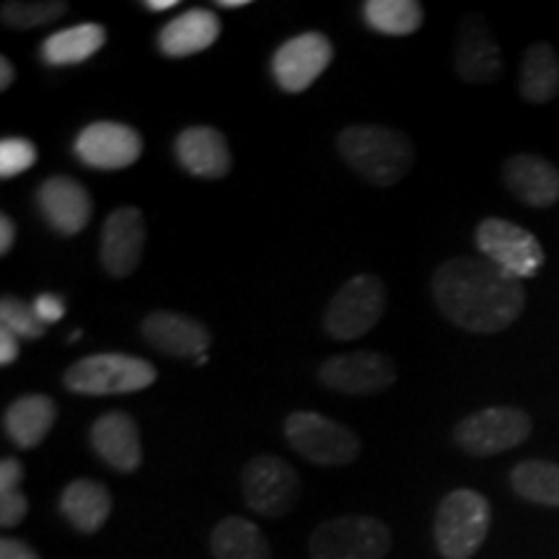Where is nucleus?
<instances>
[{
  "mask_svg": "<svg viewBox=\"0 0 559 559\" xmlns=\"http://www.w3.org/2000/svg\"><path fill=\"white\" fill-rule=\"evenodd\" d=\"M430 293L438 311L459 330L495 334L508 330L526 309L523 280L485 257H451L432 272Z\"/></svg>",
  "mask_w": 559,
  "mask_h": 559,
  "instance_id": "1",
  "label": "nucleus"
},
{
  "mask_svg": "<svg viewBox=\"0 0 559 559\" xmlns=\"http://www.w3.org/2000/svg\"><path fill=\"white\" fill-rule=\"evenodd\" d=\"M345 164L373 187H394L415 164V148L400 130L383 124H349L337 135Z\"/></svg>",
  "mask_w": 559,
  "mask_h": 559,
  "instance_id": "2",
  "label": "nucleus"
},
{
  "mask_svg": "<svg viewBox=\"0 0 559 559\" xmlns=\"http://www.w3.org/2000/svg\"><path fill=\"white\" fill-rule=\"evenodd\" d=\"M492 506L477 489L461 487L438 502L432 536L443 559H472L487 542Z\"/></svg>",
  "mask_w": 559,
  "mask_h": 559,
  "instance_id": "3",
  "label": "nucleus"
},
{
  "mask_svg": "<svg viewBox=\"0 0 559 559\" xmlns=\"http://www.w3.org/2000/svg\"><path fill=\"white\" fill-rule=\"evenodd\" d=\"M158 370L153 362L135 355L99 353L75 360L66 370L62 383L68 391L83 396H115L135 394L156 383Z\"/></svg>",
  "mask_w": 559,
  "mask_h": 559,
  "instance_id": "4",
  "label": "nucleus"
},
{
  "mask_svg": "<svg viewBox=\"0 0 559 559\" xmlns=\"http://www.w3.org/2000/svg\"><path fill=\"white\" fill-rule=\"evenodd\" d=\"M285 440L296 453H300L313 466H349L360 456L358 432L349 430L347 425L330 419L319 412L298 409L285 417L283 425Z\"/></svg>",
  "mask_w": 559,
  "mask_h": 559,
  "instance_id": "5",
  "label": "nucleus"
},
{
  "mask_svg": "<svg viewBox=\"0 0 559 559\" xmlns=\"http://www.w3.org/2000/svg\"><path fill=\"white\" fill-rule=\"evenodd\" d=\"M386 311V283L376 275H355L334 293L324 311V332L337 342L366 337Z\"/></svg>",
  "mask_w": 559,
  "mask_h": 559,
  "instance_id": "6",
  "label": "nucleus"
},
{
  "mask_svg": "<svg viewBox=\"0 0 559 559\" xmlns=\"http://www.w3.org/2000/svg\"><path fill=\"white\" fill-rule=\"evenodd\" d=\"M389 551L391 531L373 515H337L309 536L311 559H383Z\"/></svg>",
  "mask_w": 559,
  "mask_h": 559,
  "instance_id": "7",
  "label": "nucleus"
},
{
  "mask_svg": "<svg viewBox=\"0 0 559 559\" xmlns=\"http://www.w3.org/2000/svg\"><path fill=\"white\" fill-rule=\"evenodd\" d=\"M534 432L528 412L521 407H485L472 412L453 428V443L477 459L498 456L526 443Z\"/></svg>",
  "mask_w": 559,
  "mask_h": 559,
  "instance_id": "8",
  "label": "nucleus"
},
{
  "mask_svg": "<svg viewBox=\"0 0 559 559\" xmlns=\"http://www.w3.org/2000/svg\"><path fill=\"white\" fill-rule=\"evenodd\" d=\"M241 495L251 513L262 519H285L300 500L296 466L272 453H260L243 466Z\"/></svg>",
  "mask_w": 559,
  "mask_h": 559,
  "instance_id": "9",
  "label": "nucleus"
},
{
  "mask_svg": "<svg viewBox=\"0 0 559 559\" xmlns=\"http://www.w3.org/2000/svg\"><path fill=\"white\" fill-rule=\"evenodd\" d=\"M474 243L479 254L506 270L508 275L528 280L542 270L544 249L539 239L526 228L506 218H485L474 230Z\"/></svg>",
  "mask_w": 559,
  "mask_h": 559,
  "instance_id": "10",
  "label": "nucleus"
},
{
  "mask_svg": "<svg viewBox=\"0 0 559 559\" xmlns=\"http://www.w3.org/2000/svg\"><path fill=\"white\" fill-rule=\"evenodd\" d=\"M321 386L337 391V394L366 396L381 394L394 386L396 366L389 355L376 349H360V353L332 355L319 366Z\"/></svg>",
  "mask_w": 559,
  "mask_h": 559,
  "instance_id": "11",
  "label": "nucleus"
},
{
  "mask_svg": "<svg viewBox=\"0 0 559 559\" xmlns=\"http://www.w3.org/2000/svg\"><path fill=\"white\" fill-rule=\"evenodd\" d=\"M334 47L321 32H300L272 55V79L285 94H304L332 66Z\"/></svg>",
  "mask_w": 559,
  "mask_h": 559,
  "instance_id": "12",
  "label": "nucleus"
},
{
  "mask_svg": "<svg viewBox=\"0 0 559 559\" xmlns=\"http://www.w3.org/2000/svg\"><path fill=\"white\" fill-rule=\"evenodd\" d=\"M73 153L88 169L120 171L143 156V135L124 122H91L75 138Z\"/></svg>",
  "mask_w": 559,
  "mask_h": 559,
  "instance_id": "13",
  "label": "nucleus"
},
{
  "mask_svg": "<svg viewBox=\"0 0 559 559\" xmlns=\"http://www.w3.org/2000/svg\"><path fill=\"white\" fill-rule=\"evenodd\" d=\"M37 207L58 236H79L94 218V200L79 179L55 174L47 177L34 192Z\"/></svg>",
  "mask_w": 559,
  "mask_h": 559,
  "instance_id": "14",
  "label": "nucleus"
},
{
  "mask_svg": "<svg viewBox=\"0 0 559 559\" xmlns=\"http://www.w3.org/2000/svg\"><path fill=\"white\" fill-rule=\"evenodd\" d=\"M145 249V221L138 207L124 205L109 213L102 226L99 260L109 277L124 280L140 267Z\"/></svg>",
  "mask_w": 559,
  "mask_h": 559,
  "instance_id": "15",
  "label": "nucleus"
},
{
  "mask_svg": "<svg viewBox=\"0 0 559 559\" xmlns=\"http://www.w3.org/2000/svg\"><path fill=\"white\" fill-rule=\"evenodd\" d=\"M145 345L177 360H200L213 345V334L200 319L177 311H153L140 321Z\"/></svg>",
  "mask_w": 559,
  "mask_h": 559,
  "instance_id": "16",
  "label": "nucleus"
},
{
  "mask_svg": "<svg viewBox=\"0 0 559 559\" xmlns=\"http://www.w3.org/2000/svg\"><path fill=\"white\" fill-rule=\"evenodd\" d=\"M91 451L117 474H135L143 466V445H140V428L128 412H104L94 419L88 430Z\"/></svg>",
  "mask_w": 559,
  "mask_h": 559,
  "instance_id": "17",
  "label": "nucleus"
},
{
  "mask_svg": "<svg viewBox=\"0 0 559 559\" xmlns=\"http://www.w3.org/2000/svg\"><path fill=\"white\" fill-rule=\"evenodd\" d=\"M453 68L464 83H495L502 73V55L498 39L492 37L485 19L477 13L461 19L456 32Z\"/></svg>",
  "mask_w": 559,
  "mask_h": 559,
  "instance_id": "18",
  "label": "nucleus"
},
{
  "mask_svg": "<svg viewBox=\"0 0 559 559\" xmlns=\"http://www.w3.org/2000/svg\"><path fill=\"white\" fill-rule=\"evenodd\" d=\"M174 156L181 169L198 179H223L234 166L226 135L210 124H192L181 130L174 140Z\"/></svg>",
  "mask_w": 559,
  "mask_h": 559,
  "instance_id": "19",
  "label": "nucleus"
},
{
  "mask_svg": "<svg viewBox=\"0 0 559 559\" xmlns=\"http://www.w3.org/2000/svg\"><path fill=\"white\" fill-rule=\"evenodd\" d=\"M502 181L528 207L559 202V169L536 153H515L502 164Z\"/></svg>",
  "mask_w": 559,
  "mask_h": 559,
  "instance_id": "20",
  "label": "nucleus"
},
{
  "mask_svg": "<svg viewBox=\"0 0 559 559\" xmlns=\"http://www.w3.org/2000/svg\"><path fill=\"white\" fill-rule=\"evenodd\" d=\"M221 29L218 13L210 9H190L171 19L158 32L156 45L164 58H192V55L213 47L221 37Z\"/></svg>",
  "mask_w": 559,
  "mask_h": 559,
  "instance_id": "21",
  "label": "nucleus"
},
{
  "mask_svg": "<svg viewBox=\"0 0 559 559\" xmlns=\"http://www.w3.org/2000/svg\"><path fill=\"white\" fill-rule=\"evenodd\" d=\"M111 508H115V500H111L109 487L96 479L68 481L58 500L62 519L83 536L99 534L104 523L109 521Z\"/></svg>",
  "mask_w": 559,
  "mask_h": 559,
  "instance_id": "22",
  "label": "nucleus"
},
{
  "mask_svg": "<svg viewBox=\"0 0 559 559\" xmlns=\"http://www.w3.org/2000/svg\"><path fill=\"white\" fill-rule=\"evenodd\" d=\"M55 419H58V404L50 396L26 394L5 407L3 432L16 449L34 451L50 436Z\"/></svg>",
  "mask_w": 559,
  "mask_h": 559,
  "instance_id": "23",
  "label": "nucleus"
},
{
  "mask_svg": "<svg viewBox=\"0 0 559 559\" xmlns=\"http://www.w3.org/2000/svg\"><path fill=\"white\" fill-rule=\"evenodd\" d=\"M213 559H272V549L262 528L241 515H228L210 531Z\"/></svg>",
  "mask_w": 559,
  "mask_h": 559,
  "instance_id": "24",
  "label": "nucleus"
},
{
  "mask_svg": "<svg viewBox=\"0 0 559 559\" xmlns=\"http://www.w3.org/2000/svg\"><path fill=\"white\" fill-rule=\"evenodd\" d=\"M104 45H107V29L102 24H79L52 32L41 41L39 55L47 66L66 68L91 60Z\"/></svg>",
  "mask_w": 559,
  "mask_h": 559,
  "instance_id": "25",
  "label": "nucleus"
},
{
  "mask_svg": "<svg viewBox=\"0 0 559 559\" xmlns=\"http://www.w3.org/2000/svg\"><path fill=\"white\" fill-rule=\"evenodd\" d=\"M519 91L528 104H549L559 96V55L547 41H536L523 55Z\"/></svg>",
  "mask_w": 559,
  "mask_h": 559,
  "instance_id": "26",
  "label": "nucleus"
},
{
  "mask_svg": "<svg viewBox=\"0 0 559 559\" xmlns=\"http://www.w3.org/2000/svg\"><path fill=\"white\" fill-rule=\"evenodd\" d=\"M510 487L534 506L559 508V464L544 459L521 461L510 472Z\"/></svg>",
  "mask_w": 559,
  "mask_h": 559,
  "instance_id": "27",
  "label": "nucleus"
},
{
  "mask_svg": "<svg viewBox=\"0 0 559 559\" xmlns=\"http://www.w3.org/2000/svg\"><path fill=\"white\" fill-rule=\"evenodd\" d=\"M362 19L376 34L409 37L425 21V9L417 0H366Z\"/></svg>",
  "mask_w": 559,
  "mask_h": 559,
  "instance_id": "28",
  "label": "nucleus"
},
{
  "mask_svg": "<svg viewBox=\"0 0 559 559\" xmlns=\"http://www.w3.org/2000/svg\"><path fill=\"white\" fill-rule=\"evenodd\" d=\"M70 11L68 3L62 0H47V3H19V0H9L0 9V19L5 26L16 32L37 29V26H47L58 21Z\"/></svg>",
  "mask_w": 559,
  "mask_h": 559,
  "instance_id": "29",
  "label": "nucleus"
},
{
  "mask_svg": "<svg viewBox=\"0 0 559 559\" xmlns=\"http://www.w3.org/2000/svg\"><path fill=\"white\" fill-rule=\"evenodd\" d=\"M0 321H3L5 330L24 340H39L47 332V324L37 317L34 306L24 304L16 296H3L0 300Z\"/></svg>",
  "mask_w": 559,
  "mask_h": 559,
  "instance_id": "30",
  "label": "nucleus"
},
{
  "mask_svg": "<svg viewBox=\"0 0 559 559\" xmlns=\"http://www.w3.org/2000/svg\"><path fill=\"white\" fill-rule=\"evenodd\" d=\"M37 164V145L26 138H3L0 143V177L13 179Z\"/></svg>",
  "mask_w": 559,
  "mask_h": 559,
  "instance_id": "31",
  "label": "nucleus"
},
{
  "mask_svg": "<svg viewBox=\"0 0 559 559\" xmlns=\"http://www.w3.org/2000/svg\"><path fill=\"white\" fill-rule=\"evenodd\" d=\"M29 513V498L21 489H5L0 492V526L16 528Z\"/></svg>",
  "mask_w": 559,
  "mask_h": 559,
  "instance_id": "32",
  "label": "nucleus"
},
{
  "mask_svg": "<svg viewBox=\"0 0 559 559\" xmlns=\"http://www.w3.org/2000/svg\"><path fill=\"white\" fill-rule=\"evenodd\" d=\"M32 306L34 311H37V317L45 321L47 326L66 317V300L60 296H52V293H41V296L34 298Z\"/></svg>",
  "mask_w": 559,
  "mask_h": 559,
  "instance_id": "33",
  "label": "nucleus"
},
{
  "mask_svg": "<svg viewBox=\"0 0 559 559\" xmlns=\"http://www.w3.org/2000/svg\"><path fill=\"white\" fill-rule=\"evenodd\" d=\"M0 559H41L32 544L16 539V536H3L0 539Z\"/></svg>",
  "mask_w": 559,
  "mask_h": 559,
  "instance_id": "34",
  "label": "nucleus"
},
{
  "mask_svg": "<svg viewBox=\"0 0 559 559\" xmlns=\"http://www.w3.org/2000/svg\"><path fill=\"white\" fill-rule=\"evenodd\" d=\"M21 481H24V464L19 459L0 461V492H5V489H21Z\"/></svg>",
  "mask_w": 559,
  "mask_h": 559,
  "instance_id": "35",
  "label": "nucleus"
},
{
  "mask_svg": "<svg viewBox=\"0 0 559 559\" xmlns=\"http://www.w3.org/2000/svg\"><path fill=\"white\" fill-rule=\"evenodd\" d=\"M19 358V337L5 326H0V366H11Z\"/></svg>",
  "mask_w": 559,
  "mask_h": 559,
  "instance_id": "36",
  "label": "nucleus"
},
{
  "mask_svg": "<svg viewBox=\"0 0 559 559\" xmlns=\"http://www.w3.org/2000/svg\"><path fill=\"white\" fill-rule=\"evenodd\" d=\"M13 243H16V223L9 215H0V254H11Z\"/></svg>",
  "mask_w": 559,
  "mask_h": 559,
  "instance_id": "37",
  "label": "nucleus"
},
{
  "mask_svg": "<svg viewBox=\"0 0 559 559\" xmlns=\"http://www.w3.org/2000/svg\"><path fill=\"white\" fill-rule=\"evenodd\" d=\"M13 81H16V68L9 58H0V91H9Z\"/></svg>",
  "mask_w": 559,
  "mask_h": 559,
  "instance_id": "38",
  "label": "nucleus"
},
{
  "mask_svg": "<svg viewBox=\"0 0 559 559\" xmlns=\"http://www.w3.org/2000/svg\"><path fill=\"white\" fill-rule=\"evenodd\" d=\"M143 5L145 11H151V13H158V11H169V9H174V5H177V0H143Z\"/></svg>",
  "mask_w": 559,
  "mask_h": 559,
  "instance_id": "39",
  "label": "nucleus"
},
{
  "mask_svg": "<svg viewBox=\"0 0 559 559\" xmlns=\"http://www.w3.org/2000/svg\"><path fill=\"white\" fill-rule=\"evenodd\" d=\"M247 0H218V9H243Z\"/></svg>",
  "mask_w": 559,
  "mask_h": 559,
  "instance_id": "40",
  "label": "nucleus"
}]
</instances>
